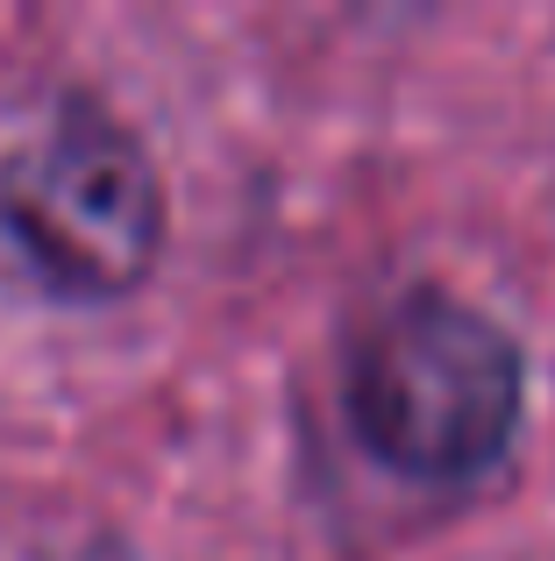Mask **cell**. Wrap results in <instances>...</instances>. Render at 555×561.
Returning <instances> with one entry per match:
<instances>
[{
	"label": "cell",
	"instance_id": "cell-1",
	"mask_svg": "<svg viewBox=\"0 0 555 561\" xmlns=\"http://www.w3.org/2000/svg\"><path fill=\"white\" fill-rule=\"evenodd\" d=\"M349 420L377 462L463 483L499 462L520 426V348L471 306L414 291L363 328L349 356Z\"/></svg>",
	"mask_w": 555,
	"mask_h": 561
},
{
	"label": "cell",
	"instance_id": "cell-2",
	"mask_svg": "<svg viewBox=\"0 0 555 561\" xmlns=\"http://www.w3.org/2000/svg\"><path fill=\"white\" fill-rule=\"evenodd\" d=\"M165 242V185L128 128L65 107L0 157V271L43 299H122Z\"/></svg>",
	"mask_w": 555,
	"mask_h": 561
}]
</instances>
